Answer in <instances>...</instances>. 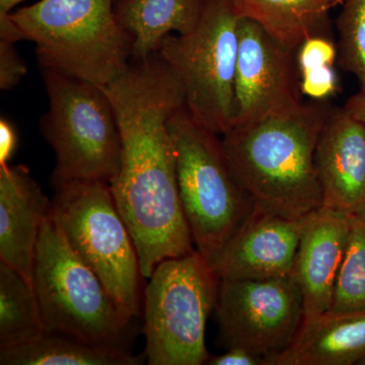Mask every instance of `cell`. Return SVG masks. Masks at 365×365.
I'll use <instances>...</instances> for the list:
<instances>
[{
	"mask_svg": "<svg viewBox=\"0 0 365 365\" xmlns=\"http://www.w3.org/2000/svg\"><path fill=\"white\" fill-rule=\"evenodd\" d=\"M103 88L122 143L121 163L109 186L148 279L160 262L196 250L180 198L169 128L170 118L185 105L184 93L158 53L131 59Z\"/></svg>",
	"mask_w": 365,
	"mask_h": 365,
	"instance_id": "obj_1",
	"label": "cell"
},
{
	"mask_svg": "<svg viewBox=\"0 0 365 365\" xmlns=\"http://www.w3.org/2000/svg\"><path fill=\"white\" fill-rule=\"evenodd\" d=\"M333 107L304 102L222 135L232 173L254 207L299 218L323 206L316 148Z\"/></svg>",
	"mask_w": 365,
	"mask_h": 365,
	"instance_id": "obj_2",
	"label": "cell"
},
{
	"mask_svg": "<svg viewBox=\"0 0 365 365\" xmlns=\"http://www.w3.org/2000/svg\"><path fill=\"white\" fill-rule=\"evenodd\" d=\"M115 0H39L0 18V39L31 41L43 71L104 86L132 59Z\"/></svg>",
	"mask_w": 365,
	"mask_h": 365,
	"instance_id": "obj_3",
	"label": "cell"
},
{
	"mask_svg": "<svg viewBox=\"0 0 365 365\" xmlns=\"http://www.w3.org/2000/svg\"><path fill=\"white\" fill-rule=\"evenodd\" d=\"M180 198L194 246L212 265L254 205L235 179L222 138L185 105L170 118Z\"/></svg>",
	"mask_w": 365,
	"mask_h": 365,
	"instance_id": "obj_4",
	"label": "cell"
},
{
	"mask_svg": "<svg viewBox=\"0 0 365 365\" xmlns=\"http://www.w3.org/2000/svg\"><path fill=\"white\" fill-rule=\"evenodd\" d=\"M34 288L46 333L63 334L88 344L126 348L131 317L67 244L51 211L41 228L36 250Z\"/></svg>",
	"mask_w": 365,
	"mask_h": 365,
	"instance_id": "obj_5",
	"label": "cell"
},
{
	"mask_svg": "<svg viewBox=\"0 0 365 365\" xmlns=\"http://www.w3.org/2000/svg\"><path fill=\"white\" fill-rule=\"evenodd\" d=\"M51 216L67 244L102 281L118 306L141 313V274L135 244L118 210L109 182L53 185Z\"/></svg>",
	"mask_w": 365,
	"mask_h": 365,
	"instance_id": "obj_6",
	"label": "cell"
},
{
	"mask_svg": "<svg viewBox=\"0 0 365 365\" xmlns=\"http://www.w3.org/2000/svg\"><path fill=\"white\" fill-rule=\"evenodd\" d=\"M240 19L230 0H205L194 30L168 36L158 49L181 85L191 116L220 136L235 123Z\"/></svg>",
	"mask_w": 365,
	"mask_h": 365,
	"instance_id": "obj_7",
	"label": "cell"
},
{
	"mask_svg": "<svg viewBox=\"0 0 365 365\" xmlns=\"http://www.w3.org/2000/svg\"><path fill=\"white\" fill-rule=\"evenodd\" d=\"M144 292L145 357L150 365L206 364L205 330L220 280L197 250L160 262Z\"/></svg>",
	"mask_w": 365,
	"mask_h": 365,
	"instance_id": "obj_8",
	"label": "cell"
},
{
	"mask_svg": "<svg viewBox=\"0 0 365 365\" xmlns=\"http://www.w3.org/2000/svg\"><path fill=\"white\" fill-rule=\"evenodd\" d=\"M49 110L42 132L56 157L53 185L71 181L109 182L121 163L116 114L103 86L43 71Z\"/></svg>",
	"mask_w": 365,
	"mask_h": 365,
	"instance_id": "obj_9",
	"label": "cell"
},
{
	"mask_svg": "<svg viewBox=\"0 0 365 365\" xmlns=\"http://www.w3.org/2000/svg\"><path fill=\"white\" fill-rule=\"evenodd\" d=\"M216 316L220 339L268 360L294 342L304 319V299L294 276L220 280Z\"/></svg>",
	"mask_w": 365,
	"mask_h": 365,
	"instance_id": "obj_10",
	"label": "cell"
},
{
	"mask_svg": "<svg viewBox=\"0 0 365 365\" xmlns=\"http://www.w3.org/2000/svg\"><path fill=\"white\" fill-rule=\"evenodd\" d=\"M235 126L290 111L302 103L297 51L254 21L240 19Z\"/></svg>",
	"mask_w": 365,
	"mask_h": 365,
	"instance_id": "obj_11",
	"label": "cell"
},
{
	"mask_svg": "<svg viewBox=\"0 0 365 365\" xmlns=\"http://www.w3.org/2000/svg\"><path fill=\"white\" fill-rule=\"evenodd\" d=\"M309 215L290 218L254 207L213 262L216 275L220 280L292 275Z\"/></svg>",
	"mask_w": 365,
	"mask_h": 365,
	"instance_id": "obj_12",
	"label": "cell"
},
{
	"mask_svg": "<svg viewBox=\"0 0 365 365\" xmlns=\"http://www.w3.org/2000/svg\"><path fill=\"white\" fill-rule=\"evenodd\" d=\"M316 168L324 207L365 220V129L334 106L319 137Z\"/></svg>",
	"mask_w": 365,
	"mask_h": 365,
	"instance_id": "obj_13",
	"label": "cell"
},
{
	"mask_svg": "<svg viewBox=\"0 0 365 365\" xmlns=\"http://www.w3.org/2000/svg\"><path fill=\"white\" fill-rule=\"evenodd\" d=\"M352 222L351 216L324 206L309 216L292 271L304 299V319L330 311Z\"/></svg>",
	"mask_w": 365,
	"mask_h": 365,
	"instance_id": "obj_14",
	"label": "cell"
},
{
	"mask_svg": "<svg viewBox=\"0 0 365 365\" xmlns=\"http://www.w3.org/2000/svg\"><path fill=\"white\" fill-rule=\"evenodd\" d=\"M50 211L51 200L26 165H0V261L33 285L36 250Z\"/></svg>",
	"mask_w": 365,
	"mask_h": 365,
	"instance_id": "obj_15",
	"label": "cell"
},
{
	"mask_svg": "<svg viewBox=\"0 0 365 365\" xmlns=\"http://www.w3.org/2000/svg\"><path fill=\"white\" fill-rule=\"evenodd\" d=\"M365 359V312L304 319L294 342L268 365H353Z\"/></svg>",
	"mask_w": 365,
	"mask_h": 365,
	"instance_id": "obj_16",
	"label": "cell"
},
{
	"mask_svg": "<svg viewBox=\"0 0 365 365\" xmlns=\"http://www.w3.org/2000/svg\"><path fill=\"white\" fill-rule=\"evenodd\" d=\"M205 0H115V14L132 41V59L158 52L172 34L190 33L198 24Z\"/></svg>",
	"mask_w": 365,
	"mask_h": 365,
	"instance_id": "obj_17",
	"label": "cell"
},
{
	"mask_svg": "<svg viewBox=\"0 0 365 365\" xmlns=\"http://www.w3.org/2000/svg\"><path fill=\"white\" fill-rule=\"evenodd\" d=\"M240 18L260 25L283 45L297 51L317 35H327L329 14L343 0H230Z\"/></svg>",
	"mask_w": 365,
	"mask_h": 365,
	"instance_id": "obj_18",
	"label": "cell"
},
{
	"mask_svg": "<svg viewBox=\"0 0 365 365\" xmlns=\"http://www.w3.org/2000/svg\"><path fill=\"white\" fill-rule=\"evenodd\" d=\"M143 357L127 348L88 344L63 334L45 333L37 339L0 349L1 365H138Z\"/></svg>",
	"mask_w": 365,
	"mask_h": 365,
	"instance_id": "obj_19",
	"label": "cell"
},
{
	"mask_svg": "<svg viewBox=\"0 0 365 365\" xmlns=\"http://www.w3.org/2000/svg\"><path fill=\"white\" fill-rule=\"evenodd\" d=\"M45 333L34 285L0 261V349L25 344Z\"/></svg>",
	"mask_w": 365,
	"mask_h": 365,
	"instance_id": "obj_20",
	"label": "cell"
},
{
	"mask_svg": "<svg viewBox=\"0 0 365 365\" xmlns=\"http://www.w3.org/2000/svg\"><path fill=\"white\" fill-rule=\"evenodd\" d=\"M330 312H365V220L353 218Z\"/></svg>",
	"mask_w": 365,
	"mask_h": 365,
	"instance_id": "obj_21",
	"label": "cell"
},
{
	"mask_svg": "<svg viewBox=\"0 0 365 365\" xmlns=\"http://www.w3.org/2000/svg\"><path fill=\"white\" fill-rule=\"evenodd\" d=\"M336 29L338 63L365 91V0H343Z\"/></svg>",
	"mask_w": 365,
	"mask_h": 365,
	"instance_id": "obj_22",
	"label": "cell"
},
{
	"mask_svg": "<svg viewBox=\"0 0 365 365\" xmlns=\"http://www.w3.org/2000/svg\"><path fill=\"white\" fill-rule=\"evenodd\" d=\"M337 57V44L328 35L313 36L297 50L299 72L317 67L334 66Z\"/></svg>",
	"mask_w": 365,
	"mask_h": 365,
	"instance_id": "obj_23",
	"label": "cell"
},
{
	"mask_svg": "<svg viewBox=\"0 0 365 365\" xmlns=\"http://www.w3.org/2000/svg\"><path fill=\"white\" fill-rule=\"evenodd\" d=\"M300 91L312 101H327L339 88L334 66H322L300 71Z\"/></svg>",
	"mask_w": 365,
	"mask_h": 365,
	"instance_id": "obj_24",
	"label": "cell"
},
{
	"mask_svg": "<svg viewBox=\"0 0 365 365\" xmlns=\"http://www.w3.org/2000/svg\"><path fill=\"white\" fill-rule=\"evenodd\" d=\"M25 62L14 48V43L0 39V88L9 91L26 76Z\"/></svg>",
	"mask_w": 365,
	"mask_h": 365,
	"instance_id": "obj_25",
	"label": "cell"
},
{
	"mask_svg": "<svg viewBox=\"0 0 365 365\" xmlns=\"http://www.w3.org/2000/svg\"><path fill=\"white\" fill-rule=\"evenodd\" d=\"M208 365H268L267 359L239 347L227 348V351L217 356H209Z\"/></svg>",
	"mask_w": 365,
	"mask_h": 365,
	"instance_id": "obj_26",
	"label": "cell"
},
{
	"mask_svg": "<svg viewBox=\"0 0 365 365\" xmlns=\"http://www.w3.org/2000/svg\"><path fill=\"white\" fill-rule=\"evenodd\" d=\"M18 145V134L6 118L0 119V165H9Z\"/></svg>",
	"mask_w": 365,
	"mask_h": 365,
	"instance_id": "obj_27",
	"label": "cell"
},
{
	"mask_svg": "<svg viewBox=\"0 0 365 365\" xmlns=\"http://www.w3.org/2000/svg\"><path fill=\"white\" fill-rule=\"evenodd\" d=\"M344 108L365 129V91L354 93L345 103Z\"/></svg>",
	"mask_w": 365,
	"mask_h": 365,
	"instance_id": "obj_28",
	"label": "cell"
},
{
	"mask_svg": "<svg viewBox=\"0 0 365 365\" xmlns=\"http://www.w3.org/2000/svg\"><path fill=\"white\" fill-rule=\"evenodd\" d=\"M23 1L24 0H0V18L13 13L14 7Z\"/></svg>",
	"mask_w": 365,
	"mask_h": 365,
	"instance_id": "obj_29",
	"label": "cell"
},
{
	"mask_svg": "<svg viewBox=\"0 0 365 365\" xmlns=\"http://www.w3.org/2000/svg\"><path fill=\"white\" fill-rule=\"evenodd\" d=\"M359 365H365V359L364 360H362L361 362H360Z\"/></svg>",
	"mask_w": 365,
	"mask_h": 365,
	"instance_id": "obj_30",
	"label": "cell"
}]
</instances>
